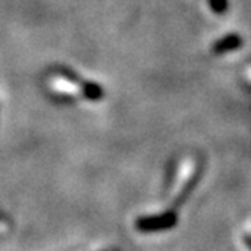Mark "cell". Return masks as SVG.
Wrapping results in <instances>:
<instances>
[{"instance_id":"obj_1","label":"cell","mask_w":251,"mask_h":251,"mask_svg":"<svg viewBox=\"0 0 251 251\" xmlns=\"http://www.w3.org/2000/svg\"><path fill=\"white\" fill-rule=\"evenodd\" d=\"M178 223V215L176 210H167L156 215H147L136 220L135 227L142 233H154V231H164L171 230Z\"/></svg>"},{"instance_id":"obj_2","label":"cell","mask_w":251,"mask_h":251,"mask_svg":"<svg viewBox=\"0 0 251 251\" xmlns=\"http://www.w3.org/2000/svg\"><path fill=\"white\" fill-rule=\"evenodd\" d=\"M201 176H203V167H199V168L195 170V173L191 176L189 180L183 185V188L180 189V192H178L177 197L174 199V201H173V207H174V209L178 207V206H182V204L189 199V195L192 194V191L197 188V185L200 183Z\"/></svg>"},{"instance_id":"obj_3","label":"cell","mask_w":251,"mask_h":251,"mask_svg":"<svg viewBox=\"0 0 251 251\" xmlns=\"http://www.w3.org/2000/svg\"><path fill=\"white\" fill-rule=\"evenodd\" d=\"M239 47H242V38L238 33H230L213 44V53L223 55V53H230L233 50H238Z\"/></svg>"},{"instance_id":"obj_4","label":"cell","mask_w":251,"mask_h":251,"mask_svg":"<svg viewBox=\"0 0 251 251\" xmlns=\"http://www.w3.org/2000/svg\"><path fill=\"white\" fill-rule=\"evenodd\" d=\"M209 2H210V8L215 12H217V14H223L228 8V2H227V0H209Z\"/></svg>"},{"instance_id":"obj_5","label":"cell","mask_w":251,"mask_h":251,"mask_svg":"<svg viewBox=\"0 0 251 251\" xmlns=\"http://www.w3.org/2000/svg\"><path fill=\"white\" fill-rule=\"evenodd\" d=\"M244 242H245V245L251 250V235H245V236H244Z\"/></svg>"}]
</instances>
